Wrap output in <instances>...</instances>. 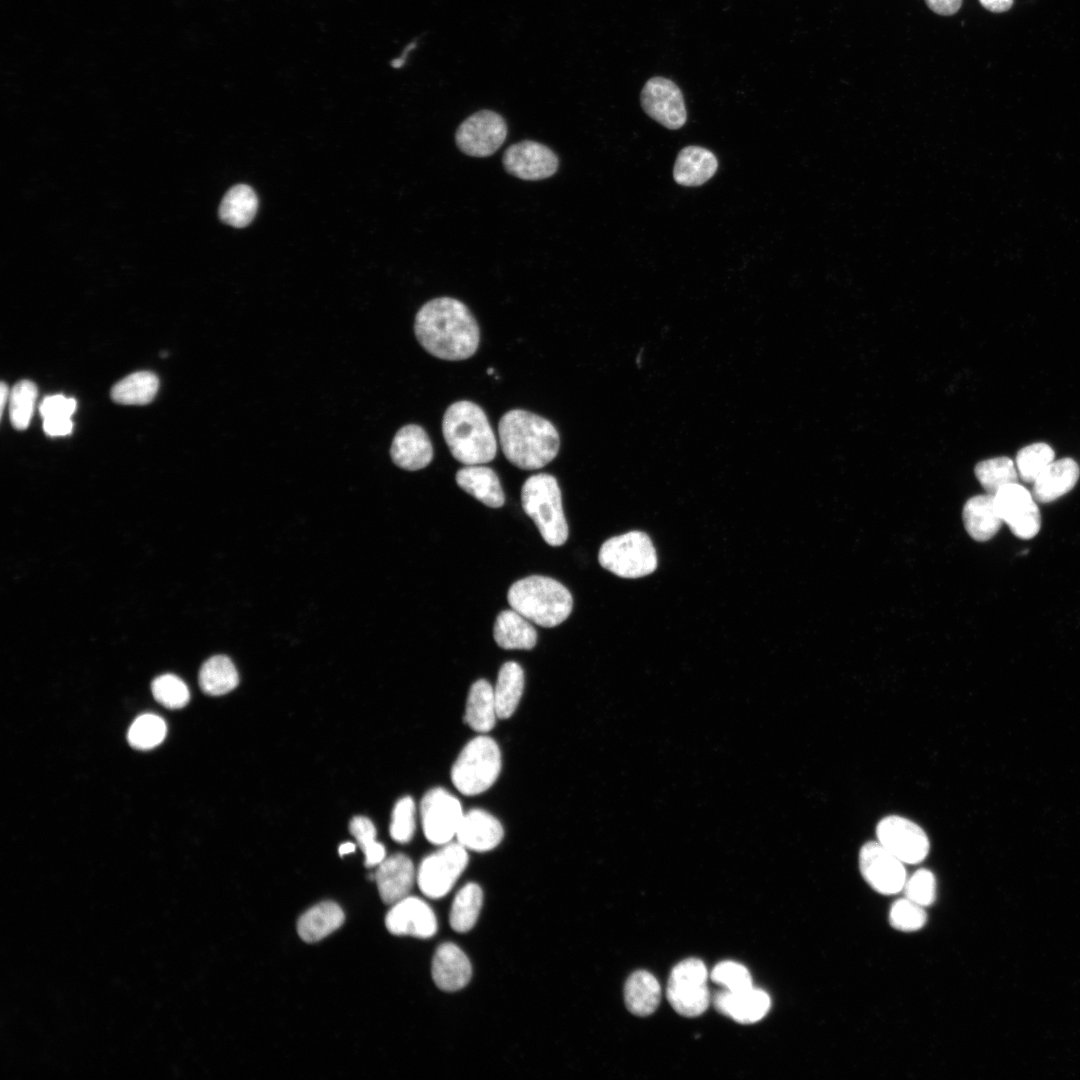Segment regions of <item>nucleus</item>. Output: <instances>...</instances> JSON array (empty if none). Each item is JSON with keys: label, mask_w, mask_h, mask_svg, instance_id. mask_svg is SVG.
Returning <instances> with one entry per match:
<instances>
[{"label": "nucleus", "mask_w": 1080, "mask_h": 1080, "mask_svg": "<svg viewBox=\"0 0 1080 1080\" xmlns=\"http://www.w3.org/2000/svg\"><path fill=\"white\" fill-rule=\"evenodd\" d=\"M159 387L158 377L150 371L132 373L116 383L112 399L123 405H144L151 402Z\"/></svg>", "instance_id": "33"}, {"label": "nucleus", "mask_w": 1080, "mask_h": 1080, "mask_svg": "<svg viewBox=\"0 0 1080 1080\" xmlns=\"http://www.w3.org/2000/svg\"><path fill=\"white\" fill-rule=\"evenodd\" d=\"M640 101L645 113L668 129L676 130L686 123L684 97L672 80L650 78L642 88Z\"/></svg>", "instance_id": "15"}, {"label": "nucleus", "mask_w": 1080, "mask_h": 1080, "mask_svg": "<svg viewBox=\"0 0 1080 1080\" xmlns=\"http://www.w3.org/2000/svg\"><path fill=\"white\" fill-rule=\"evenodd\" d=\"M344 919V912L337 903L324 901L308 909L299 918L297 931L305 942H317L337 930Z\"/></svg>", "instance_id": "28"}, {"label": "nucleus", "mask_w": 1080, "mask_h": 1080, "mask_svg": "<svg viewBox=\"0 0 1080 1080\" xmlns=\"http://www.w3.org/2000/svg\"><path fill=\"white\" fill-rule=\"evenodd\" d=\"M511 608L545 628L564 622L573 607L569 590L557 580L532 575L514 582L507 593Z\"/></svg>", "instance_id": "4"}, {"label": "nucleus", "mask_w": 1080, "mask_h": 1080, "mask_svg": "<svg viewBox=\"0 0 1080 1080\" xmlns=\"http://www.w3.org/2000/svg\"><path fill=\"white\" fill-rule=\"evenodd\" d=\"M351 835L355 838L365 856V866L377 867L385 858V847L376 841V829L373 822L364 816H355L349 824Z\"/></svg>", "instance_id": "40"}, {"label": "nucleus", "mask_w": 1080, "mask_h": 1080, "mask_svg": "<svg viewBox=\"0 0 1080 1080\" xmlns=\"http://www.w3.org/2000/svg\"><path fill=\"white\" fill-rule=\"evenodd\" d=\"M356 845L352 842H345L339 846V855L344 856L346 854L354 852Z\"/></svg>", "instance_id": "52"}, {"label": "nucleus", "mask_w": 1080, "mask_h": 1080, "mask_svg": "<svg viewBox=\"0 0 1080 1080\" xmlns=\"http://www.w3.org/2000/svg\"><path fill=\"white\" fill-rule=\"evenodd\" d=\"M385 925L391 934L422 939L434 936L438 928L431 907L422 899L409 895L392 905L385 917Z\"/></svg>", "instance_id": "17"}, {"label": "nucleus", "mask_w": 1080, "mask_h": 1080, "mask_svg": "<svg viewBox=\"0 0 1080 1080\" xmlns=\"http://www.w3.org/2000/svg\"><path fill=\"white\" fill-rule=\"evenodd\" d=\"M878 842L906 864L922 862L929 853L925 831L913 821L891 815L880 820L876 827Z\"/></svg>", "instance_id": "13"}, {"label": "nucleus", "mask_w": 1080, "mask_h": 1080, "mask_svg": "<svg viewBox=\"0 0 1080 1080\" xmlns=\"http://www.w3.org/2000/svg\"><path fill=\"white\" fill-rule=\"evenodd\" d=\"M414 332L420 345L442 360L468 359L480 342L475 317L463 302L451 297L426 302L415 316Z\"/></svg>", "instance_id": "1"}, {"label": "nucleus", "mask_w": 1080, "mask_h": 1080, "mask_svg": "<svg viewBox=\"0 0 1080 1080\" xmlns=\"http://www.w3.org/2000/svg\"><path fill=\"white\" fill-rule=\"evenodd\" d=\"M1079 478V467L1072 458L1051 462L1033 482L1035 501L1050 503L1071 491Z\"/></svg>", "instance_id": "23"}, {"label": "nucleus", "mask_w": 1080, "mask_h": 1080, "mask_svg": "<svg viewBox=\"0 0 1080 1080\" xmlns=\"http://www.w3.org/2000/svg\"><path fill=\"white\" fill-rule=\"evenodd\" d=\"M858 861L863 878L878 893L892 895L903 890L907 880L904 863L879 842L865 843Z\"/></svg>", "instance_id": "14"}, {"label": "nucleus", "mask_w": 1080, "mask_h": 1080, "mask_svg": "<svg viewBox=\"0 0 1080 1080\" xmlns=\"http://www.w3.org/2000/svg\"><path fill=\"white\" fill-rule=\"evenodd\" d=\"M600 565L623 578H639L651 574L657 566V556L649 536L630 531L606 540L598 554Z\"/></svg>", "instance_id": "7"}, {"label": "nucleus", "mask_w": 1080, "mask_h": 1080, "mask_svg": "<svg viewBox=\"0 0 1080 1080\" xmlns=\"http://www.w3.org/2000/svg\"><path fill=\"white\" fill-rule=\"evenodd\" d=\"M239 682L237 670L232 661L223 655H217L205 661L199 672V685L208 695L219 696L232 691Z\"/></svg>", "instance_id": "34"}, {"label": "nucleus", "mask_w": 1080, "mask_h": 1080, "mask_svg": "<svg viewBox=\"0 0 1080 1080\" xmlns=\"http://www.w3.org/2000/svg\"><path fill=\"white\" fill-rule=\"evenodd\" d=\"M415 803L410 796L399 799L392 812L390 836L398 843L409 842L415 832Z\"/></svg>", "instance_id": "43"}, {"label": "nucleus", "mask_w": 1080, "mask_h": 1080, "mask_svg": "<svg viewBox=\"0 0 1080 1080\" xmlns=\"http://www.w3.org/2000/svg\"><path fill=\"white\" fill-rule=\"evenodd\" d=\"M1001 520L1021 539L1033 538L1040 530L1041 516L1032 493L1018 482L1008 484L994 495Z\"/></svg>", "instance_id": "11"}, {"label": "nucleus", "mask_w": 1080, "mask_h": 1080, "mask_svg": "<svg viewBox=\"0 0 1080 1080\" xmlns=\"http://www.w3.org/2000/svg\"><path fill=\"white\" fill-rule=\"evenodd\" d=\"M718 168V160L713 152L690 145L682 148L673 168V178L679 185L700 186L711 179Z\"/></svg>", "instance_id": "24"}, {"label": "nucleus", "mask_w": 1080, "mask_h": 1080, "mask_svg": "<svg viewBox=\"0 0 1080 1080\" xmlns=\"http://www.w3.org/2000/svg\"><path fill=\"white\" fill-rule=\"evenodd\" d=\"M154 698L169 709L184 707L190 698L186 684L173 674H164L155 678L151 684Z\"/></svg>", "instance_id": "41"}, {"label": "nucleus", "mask_w": 1080, "mask_h": 1080, "mask_svg": "<svg viewBox=\"0 0 1080 1080\" xmlns=\"http://www.w3.org/2000/svg\"><path fill=\"white\" fill-rule=\"evenodd\" d=\"M927 6L942 16L955 14L962 5V0H925Z\"/></svg>", "instance_id": "48"}, {"label": "nucleus", "mask_w": 1080, "mask_h": 1080, "mask_svg": "<svg viewBox=\"0 0 1080 1080\" xmlns=\"http://www.w3.org/2000/svg\"><path fill=\"white\" fill-rule=\"evenodd\" d=\"M390 455L398 467L416 471L431 463L433 446L424 428L417 424H408L401 427L395 434Z\"/></svg>", "instance_id": "20"}, {"label": "nucleus", "mask_w": 1080, "mask_h": 1080, "mask_svg": "<svg viewBox=\"0 0 1080 1080\" xmlns=\"http://www.w3.org/2000/svg\"><path fill=\"white\" fill-rule=\"evenodd\" d=\"M707 977L705 964L697 958L685 959L673 967L666 994L678 1014L695 1017L707 1010L710 1003Z\"/></svg>", "instance_id": "8"}, {"label": "nucleus", "mask_w": 1080, "mask_h": 1080, "mask_svg": "<svg viewBox=\"0 0 1080 1080\" xmlns=\"http://www.w3.org/2000/svg\"><path fill=\"white\" fill-rule=\"evenodd\" d=\"M487 373H489V374H492V373H493V369L489 368V369L487 370Z\"/></svg>", "instance_id": "53"}, {"label": "nucleus", "mask_w": 1080, "mask_h": 1080, "mask_svg": "<svg viewBox=\"0 0 1080 1080\" xmlns=\"http://www.w3.org/2000/svg\"><path fill=\"white\" fill-rule=\"evenodd\" d=\"M468 864L467 849L458 842L447 843L425 857L419 865L417 883L421 892L432 899L444 897Z\"/></svg>", "instance_id": "9"}, {"label": "nucleus", "mask_w": 1080, "mask_h": 1080, "mask_svg": "<svg viewBox=\"0 0 1080 1080\" xmlns=\"http://www.w3.org/2000/svg\"><path fill=\"white\" fill-rule=\"evenodd\" d=\"M432 978L443 991L453 992L464 988L470 981L472 967L467 955L456 944L446 942L435 951Z\"/></svg>", "instance_id": "22"}, {"label": "nucleus", "mask_w": 1080, "mask_h": 1080, "mask_svg": "<svg viewBox=\"0 0 1080 1080\" xmlns=\"http://www.w3.org/2000/svg\"><path fill=\"white\" fill-rule=\"evenodd\" d=\"M962 518L968 534L979 542L991 539L1003 523L996 512L994 497L988 493L968 499L963 507Z\"/></svg>", "instance_id": "26"}, {"label": "nucleus", "mask_w": 1080, "mask_h": 1080, "mask_svg": "<svg viewBox=\"0 0 1080 1080\" xmlns=\"http://www.w3.org/2000/svg\"><path fill=\"white\" fill-rule=\"evenodd\" d=\"M506 459L522 470H536L555 459L560 448L556 427L548 419L523 409L506 412L498 424Z\"/></svg>", "instance_id": "2"}, {"label": "nucleus", "mask_w": 1080, "mask_h": 1080, "mask_svg": "<svg viewBox=\"0 0 1080 1080\" xmlns=\"http://www.w3.org/2000/svg\"><path fill=\"white\" fill-rule=\"evenodd\" d=\"M715 1008L742 1024L761 1020L769 1011L771 1000L762 989L750 987L739 991H718L713 998Z\"/></svg>", "instance_id": "19"}, {"label": "nucleus", "mask_w": 1080, "mask_h": 1080, "mask_svg": "<svg viewBox=\"0 0 1080 1080\" xmlns=\"http://www.w3.org/2000/svg\"><path fill=\"white\" fill-rule=\"evenodd\" d=\"M43 428L49 436H64L71 433L73 422L67 416L47 417L44 418Z\"/></svg>", "instance_id": "47"}, {"label": "nucleus", "mask_w": 1080, "mask_h": 1080, "mask_svg": "<svg viewBox=\"0 0 1080 1080\" xmlns=\"http://www.w3.org/2000/svg\"><path fill=\"white\" fill-rule=\"evenodd\" d=\"M457 485L484 505L499 508L505 496L500 480L493 469L482 465H465L455 475Z\"/></svg>", "instance_id": "25"}, {"label": "nucleus", "mask_w": 1080, "mask_h": 1080, "mask_svg": "<svg viewBox=\"0 0 1080 1080\" xmlns=\"http://www.w3.org/2000/svg\"><path fill=\"white\" fill-rule=\"evenodd\" d=\"M496 644L506 650H530L537 643V632L529 620L517 611H501L494 624Z\"/></svg>", "instance_id": "27"}, {"label": "nucleus", "mask_w": 1080, "mask_h": 1080, "mask_svg": "<svg viewBox=\"0 0 1080 1080\" xmlns=\"http://www.w3.org/2000/svg\"><path fill=\"white\" fill-rule=\"evenodd\" d=\"M974 471L982 487L991 495L1002 487L1017 482L1019 476L1015 463L1005 456L980 461Z\"/></svg>", "instance_id": "36"}, {"label": "nucleus", "mask_w": 1080, "mask_h": 1080, "mask_svg": "<svg viewBox=\"0 0 1080 1080\" xmlns=\"http://www.w3.org/2000/svg\"><path fill=\"white\" fill-rule=\"evenodd\" d=\"M442 434L454 459L464 465L485 464L496 456L493 429L484 410L474 402L460 400L448 406Z\"/></svg>", "instance_id": "3"}, {"label": "nucleus", "mask_w": 1080, "mask_h": 1080, "mask_svg": "<svg viewBox=\"0 0 1080 1080\" xmlns=\"http://www.w3.org/2000/svg\"><path fill=\"white\" fill-rule=\"evenodd\" d=\"M164 720L155 714H143L131 724L127 739L130 745L139 750H149L159 745L166 736Z\"/></svg>", "instance_id": "37"}, {"label": "nucleus", "mask_w": 1080, "mask_h": 1080, "mask_svg": "<svg viewBox=\"0 0 1080 1080\" xmlns=\"http://www.w3.org/2000/svg\"><path fill=\"white\" fill-rule=\"evenodd\" d=\"M504 835L499 820L482 809H472L464 813L456 839L466 849L487 852L501 842Z\"/></svg>", "instance_id": "21"}, {"label": "nucleus", "mask_w": 1080, "mask_h": 1080, "mask_svg": "<svg viewBox=\"0 0 1080 1080\" xmlns=\"http://www.w3.org/2000/svg\"><path fill=\"white\" fill-rule=\"evenodd\" d=\"M482 903L483 892L481 887L472 882L464 885L457 892L452 902L449 916L452 929L459 933L471 930L478 919Z\"/></svg>", "instance_id": "35"}, {"label": "nucleus", "mask_w": 1080, "mask_h": 1080, "mask_svg": "<svg viewBox=\"0 0 1080 1080\" xmlns=\"http://www.w3.org/2000/svg\"><path fill=\"white\" fill-rule=\"evenodd\" d=\"M258 207L254 190L245 184H238L228 190L220 207V219L236 228L247 226L253 220Z\"/></svg>", "instance_id": "32"}, {"label": "nucleus", "mask_w": 1080, "mask_h": 1080, "mask_svg": "<svg viewBox=\"0 0 1080 1080\" xmlns=\"http://www.w3.org/2000/svg\"><path fill=\"white\" fill-rule=\"evenodd\" d=\"M497 718L494 688L485 679L477 680L468 693L465 722L473 730L486 733L495 726Z\"/></svg>", "instance_id": "30"}, {"label": "nucleus", "mask_w": 1080, "mask_h": 1080, "mask_svg": "<svg viewBox=\"0 0 1080 1080\" xmlns=\"http://www.w3.org/2000/svg\"><path fill=\"white\" fill-rule=\"evenodd\" d=\"M463 816L459 800L443 788L429 790L421 800V824L425 837L432 844L442 846L451 842Z\"/></svg>", "instance_id": "10"}, {"label": "nucleus", "mask_w": 1080, "mask_h": 1080, "mask_svg": "<svg viewBox=\"0 0 1080 1080\" xmlns=\"http://www.w3.org/2000/svg\"><path fill=\"white\" fill-rule=\"evenodd\" d=\"M507 136L503 117L490 110L478 111L458 127L455 140L458 148L473 157H487L496 152Z\"/></svg>", "instance_id": "12"}, {"label": "nucleus", "mask_w": 1080, "mask_h": 1080, "mask_svg": "<svg viewBox=\"0 0 1080 1080\" xmlns=\"http://www.w3.org/2000/svg\"><path fill=\"white\" fill-rule=\"evenodd\" d=\"M9 395H10V392L8 390L7 385L4 382H2L1 385H0V409H1V415L3 414L6 402L9 401Z\"/></svg>", "instance_id": "50"}, {"label": "nucleus", "mask_w": 1080, "mask_h": 1080, "mask_svg": "<svg viewBox=\"0 0 1080 1080\" xmlns=\"http://www.w3.org/2000/svg\"><path fill=\"white\" fill-rule=\"evenodd\" d=\"M624 999L628 1010L636 1016H648L658 1007L661 987L656 977L646 970L633 972L626 980Z\"/></svg>", "instance_id": "29"}, {"label": "nucleus", "mask_w": 1080, "mask_h": 1080, "mask_svg": "<svg viewBox=\"0 0 1080 1080\" xmlns=\"http://www.w3.org/2000/svg\"><path fill=\"white\" fill-rule=\"evenodd\" d=\"M524 689V671L513 661L504 663L494 687L497 716L509 718L516 710Z\"/></svg>", "instance_id": "31"}, {"label": "nucleus", "mask_w": 1080, "mask_h": 1080, "mask_svg": "<svg viewBox=\"0 0 1080 1080\" xmlns=\"http://www.w3.org/2000/svg\"><path fill=\"white\" fill-rule=\"evenodd\" d=\"M415 868L411 859L402 853L386 857L370 875L375 880L379 895L386 904L393 905L408 896L415 881Z\"/></svg>", "instance_id": "18"}, {"label": "nucleus", "mask_w": 1080, "mask_h": 1080, "mask_svg": "<svg viewBox=\"0 0 1080 1080\" xmlns=\"http://www.w3.org/2000/svg\"><path fill=\"white\" fill-rule=\"evenodd\" d=\"M905 897L925 907L931 905L936 898V879L934 874L927 869L917 870L904 885Z\"/></svg>", "instance_id": "45"}, {"label": "nucleus", "mask_w": 1080, "mask_h": 1080, "mask_svg": "<svg viewBox=\"0 0 1080 1080\" xmlns=\"http://www.w3.org/2000/svg\"><path fill=\"white\" fill-rule=\"evenodd\" d=\"M501 770V752L489 736L470 740L461 750L451 769V780L462 794L474 796L489 789Z\"/></svg>", "instance_id": "6"}, {"label": "nucleus", "mask_w": 1080, "mask_h": 1080, "mask_svg": "<svg viewBox=\"0 0 1080 1080\" xmlns=\"http://www.w3.org/2000/svg\"><path fill=\"white\" fill-rule=\"evenodd\" d=\"M75 410V399L60 394L45 397L40 405V414L43 418L54 416L71 417Z\"/></svg>", "instance_id": "46"}, {"label": "nucleus", "mask_w": 1080, "mask_h": 1080, "mask_svg": "<svg viewBox=\"0 0 1080 1080\" xmlns=\"http://www.w3.org/2000/svg\"><path fill=\"white\" fill-rule=\"evenodd\" d=\"M1014 0H979L981 5L987 10L995 13H1002L1008 11Z\"/></svg>", "instance_id": "49"}, {"label": "nucleus", "mask_w": 1080, "mask_h": 1080, "mask_svg": "<svg viewBox=\"0 0 1080 1080\" xmlns=\"http://www.w3.org/2000/svg\"><path fill=\"white\" fill-rule=\"evenodd\" d=\"M521 504L548 545L561 546L566 542L568 525L560 487L553 475L538 473L528 477L521 488Z\"/></svg>", "instance_id": "5"}, {"label": "nucleus", "mask_w": 1080, "mask_h": 1080, "mask_svg": "<svg viewBox=\"0 0 1080 1080\" xmlns=\"http://www.w3.org/2000/svg\"><path fill=\"white\" fill-rule=\"evenodd\" d=\"M711 980L728 991H739L752 987V978L748 969L734 961H722L711 972Z\"/></svg>", "instance_id": "44"}, {"label": "nucleus", "mask_w": 1080, "mask_h": 1080, "mask_svg": "<svg viewBox=\"0 0 1080 1080\" xmlns=\"http://www.w3.org/2000/svg\"><path fill=\"white\" fill-rule=\"evenodd\" d=\"M36 398L37 387L32 381L21 380L14 385L9 395V415L15 429L29 426Z\"/></svg>", "instance_id": "39"}, {"label": "nucleus", "mask_w": 1080, "mask_h": 1080, "mask_svg": "<svg viewBox=\"0 0 1080 1080\" xmlns=\"http://www.w3.org/2000/svg\"><path fill=\"white\" fill-rule=\"evenodd\" d=\"M502 161L508 173L530 181L551 177L559 165L557 155L550 148L530 140L509 146Z\"/></svg>", "instance_id": "16"}, {"label": "nucleus", "mask_w": 1080, "mask_h": 1080, "mask_svg": "<svg viewBox=\"0 0 1080 1080\" xmlns=\"http://www.w3.org/2000/svg\"><path fill=\"white\" fill-rule=\"evenodd\" d=\"M414 47H415V43H412V44H410V45H409V46L407 47L406 51L404 52V54H403V55H402L401 57H399V58H397V59H394V60H393V61L391 62V66H392V67H394V68H400V67H402V66H403V64H404V62H405V58H406L407 52H409V51H410L411 49H413Z\"/></svg>", "instance_id": "51"}, {"label": "nucleus", "mask_w": 1080, "mask_h": 1080, "mask_svg": "<svg viewBox=\"0 0 1080 1080\" xmlns=\"http://www.w3.org/2000/svg\"><path fill=\"white\" fill-rule=\"evenodd\" d=\"M1054 451L1046 443H1033L1023 447L1016 455L1015 465L1021 480L1033 483L1043 470L1054 461Z\"/></svg>", "instance_id": "38"}, {"label": "nucleus", "mask_w": 1080, "mask_h": 1080, "mask_svg": "<svg viewBox=\"0 0 1080 1080\" xmlns=\"http://www.w3.org/2000/svg\"><path fill=\"white\" fill-rule=\"evenodd\" d=\"M926 921L927 914L924 907L906 897L895 901L890 908L889 923L896 930L917 931L925 925Z\"/></svg>", "instance_id": "42"}]
</instances>
